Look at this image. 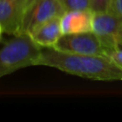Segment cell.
Masks as SVG:
<instances>
[{
	"label": "cell",
	"instance_id": "cell-13",
	"mask_svg": "<svg viewBox=\"0 0 122 122\" xmlns=\"http://www.w3.org/2000/svg\"><path fill=\"white\" fill-rule=\"evenodd\" d=\"M35 1H36V0H28V3H27V8H28V7H29L30 4H32L33 2H35Z\"/></svg>",
	"mask_w": 122,
	"mask_h": 122
},
{
	"label": "cell",
	"instance_id": "cell-1",
	"mask_svg": "<svg viewBox=\"0 0 122 122\" xmlns=\"http://www.w3.org/2000/svg\"><path fill=\"white\" fill-rule=\"evenodd\" d=\"M35 66H46L83 78L99 81L122 80V68L108 56L74 54L44 48Z\"/></svg>",
	"mask_w": 122,
	"mask_h": 122
},
{
	"label": "cell",
	"instance_id": "cell-12",
	"mask_svg": "<svg viewBox=\"0 0 122 122\" xmlns=\"http://www.w3.org/2000/svg\"><path fill=\"white\" fill-rule=\"evenodd\" d=\"M107 10L122 15V0H111Z\"/></svg>",
	"mask_w": 122,
	"mask_h": 122
},
{
	"label": "cell",
	"instance_id": "cell-3",
	"mask_svg": "<svg viewBox=\"0 0 122 122\" xmlns=\"http://www.w3.org/2000/svg\"><path fill=\"white\" fill-rule=\"evenodd\" d=\"M52 49L68 53L103 56L112 50L93 31L62 34Z\"/></svg>",
	"mask_w": 122,
	"mask_h": 122
},
{
	"label": "cell",
	"instance_id": "cell-6",
	"mask_svg": "<svg viewBox=\"0 0 122 122\" xmlns=\"http://www.w3.org/2000/svg\"><path fill=\"white\" fill-rule=\"evenodd\" d=\"M27 3L28 0H0V30L2 34L21 33Z\"/></svg>",
	"mask_w": 122,
	"mask_h": 122
},
{
	"label": "cell",
	"instance_id": "cell-2",
	"mask_svg": "<svg viewBox=\"0 0 122 122\" xmlns=\"http://www.w3.org/2000/svg\"><path fill=\"white\" fill-rule=\"evenodd\" d=\"M40 47L27 32L13 35L5 41L0 51V77L20 69L35 66L42 52Z\"/></svg>",
	"mask_w": 122,
	"mask_h": 122
},
{
	"label": "cell",
	"instance_id": "cell-7",
	"mask_svg": "<svg viewBox=\"0 0 122 122\" xmlns=\"http://www.w3.org/2000/svg\"><path fill=\"white\" fill-rule=\"evenodd\" d=\"M94 12L90 10H68L61 16V30L63 34L92 31Z\"/></svg>",
	"mask_w": 122,
	"mask_h": 122
},
{
	"label": "cell",
	"instance_id": "cell-8",
	"mask_svg": "<svg viewBox=\"0 0 122 122\" xmlns=\"http://www.w3.org/2000/svg\"><path fill=\"white\" fill-rule=\"evenodd\" d=\"M29 34L43 49L53 48L63 34L61 30V17H53L44 22Z\"/></svg>",
	"mask_w": 122,
	"mask_h": 122
},
{
	"label": "cell",
	"instance_id": "cell-5",
	"mask_svg": "<svg viewBox=\"0 0 122 122\" xmlns=\"http://www.w3.org/2000/svg\"><path fill=\"white\" fill-rule=\"evenodd\" d=\"M66 11L59 0H36L26 10L21 33H30L44 22L53 17H61Z\"/></svg>",
	"mask_w": 122,
	"mask_h": 122
},
{
	"label": "cell",
	"instance_id": "cell-9",
	"mask_svg": "<svg viewBox=\"0 0 122 122\" xmlns=\"http://www.w3.org/2000/svg\"><path fill=\"white\" fill-rule=\"evenodd\" d=\"M65 10H90L91 0H59ZM92 10V9H91Z\"/></svg>",
	"mask_w": 122,
	"mask_h": 122
},
{
	"label": "cell",
	"instance_id": "cell-11",
	"mask_svg": "<svg viewBox=\"0 0 122 122\" xmlns=\"http://www.w3.org/2000/svg\"><path fill=\"white\" fill-rule=\"evenodd\" d=\"M107 56L112 60L116 65H118L119 67L122 68V48L121 49H112Z\"/></svg>",
	"mask_w": 122,
	"mask_h": 122
},
{
	"label": "cell",
	"instance_id": "cell-10",
	"mask_svg": "<svg viewBox=\"0 0 122 122\" xmlns=\"http://www.w3.org/2000/svg\"><path fill=\"white\" fill-rule=\"evenodd\" d=\"M111 0H91V9L93 12L106 10Z\"/></svg>",
	"mask_w": 122,
	"mask_h": 122
},
{
	"label": "cell",
	"instance_id": "cell-4",
	"mask_svg": "<svg viewBox=\"0 0 122 122\" xmlns=\"http://www.w3.org/2000/svg\"><path fill=\"white\" fill-rule=\"evenodd\" d=\"M92 31L109 48H122V15L109 10L94 12Z\"/></svg>",
	"mask_w": 122,
	"mask_h": 122
}]
</instances>
